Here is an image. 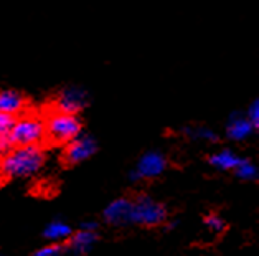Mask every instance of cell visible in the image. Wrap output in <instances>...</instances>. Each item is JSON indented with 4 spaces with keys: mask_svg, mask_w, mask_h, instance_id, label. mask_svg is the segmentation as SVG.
Here are the masks:
<instances>
[{
    "mask_svg": "<svg viewBox=\"0 0 259 256\" xmlns=\"http://www.w3.org/2000/svg\"><path fill=\"white\" fill-rule=\"evenodd\" d=\"M98 149V144L91 136H84L79 134L76 139H73L71 142H68L63 151V162L66 165H74L90 159Z\"/></svg>",
    "mask_w": 259,
    "mask_h": 256,
    "instance_id": "5b68a950",
    "label": "cell"
},
{
    "mask_svg": "<svg viewBox=\"0 0 259 256\" xmlns=\"http://www.w3.org/2000/svg\"><path fill=\"white\" fill-rule=\"evenodd\" d=\"M2 184H4V178H2V177H0V185H2Z\"/></svg>",
    "mask_w": 259,
    "mask_h": 256,
    "instance_id": "44dd1931",
    "label": "cell"
},
{
    "mask_svg": "<svg viewBox=\"0 0 259 256\" xmlns=\"http://www.w3.org/2000/svg\"><path fill=\"white\" fill-rule=\"evenodd\" d=\"M0 256H4V254H0Z\"/></svg>",
    "mask_w": 259,
    "mask_h": 256,
    "instance_id": "603a6c76",
    "label": "cell"
},
{
    "mask_svg": "<svg viewBox=\"0 0 259 256\" xmlns=\"http://www.w3.org/2000/svg\"><path fill=\"white\" fill-rule=\"evenodd\" d=\"M71 233H73L71 227L66 225V223L61 222V220H55L47 227L45 238H48V240H63V238H68Z\"/></svg>",
    "mask_w": 259,
    "mask_h": 256,
    "instance_id": "5bb4252c",
    "label": "cell"
},
{
    "mask_svg": "<svg viewBox=\"0 0 259 256\" xmlns=\"http://www.w3.org/2000/svg\"><path fill=\"white\" fill-rule=\"evenodd\" d=\"M131 207L132 200L129 198H117L109 203L104 210V220L111 225H125L131 223Z\"/></svg>",
    "mask_w": 259,
    "mask_h": 256,
    "instance_id": "30bf717a",
    "label": "cell"
},
{
    "mask_svg": "<svg viewBox=\"0 0 259 256\" xmlns=\"http://www.w3.org/2000/svg\"><path fill=\"white\" fill-rule=\"evenodd\" d=\"M14 116L0 113V154H5L10 149V140H9V132L14 126Z\"/></svg>",
    "mask_w": 259,
    "mask_h": 256,
    "instance_id": "4fadbf2b",
    "label": "cell"
},
{
    "mask_svg": "<svg viewBox=\"0 0 259 256\" xmlns=\"http://www.w3.org/2000/svg\"><path fill=\"white\" fill-rule=\"evenodd\" d=\"M192 137L195 139H203V140H217V134L208 127H197V129L190 131Z\"/></svg>",
    "mask_w": 259,
    "mask_h": 256,
    "instance_id": "2e32d148",
    "label": "cell"
},
{
    "mask_svg": "<svg viewBox=\"0 0 259 256\" xmlns=\"http://www.w3.org/2000/svg\"><path fill=\"white\" fill-rule=\"evenodd\" d=\"M168 212L160 202L147 195H139L132 200L131 207V223H139L144 227H157L167 220Z\"/></svg>",
    "mask_w": 259,
    "mask_h": 256,
    "instance_id": "277c9868",
    "label": "cell"
},
{
    "mask_svg": "<svg viewBox=\"0 0 259 256\" xmlns=\"http://www.w3.org/2000/svg\"><path fill=\"white\" fill-rule=\"evenodd\" d=\"M256 127L252 126L251 121L246 118V114L235 113L231 114L228 123H226V136L231 140H244L248 139Z\"/></svg>",
    "mask_w": 259,
    "mask_h": 256,
    "instance_id": "9c48e42d",
    "label": "cell"
},
{
    "mask_svg": "<svg viewBox=\"0 0 259 256\" xmlns=\"http://www.w3.org/2000/svg\"><path fill=\"white\" fill-rule=\"evenodd\" d=\"M205 223L210 227V230H213V232H223L225 230V222L217 215H208L205 218Z\"/></svg>",
    "mask_w": 259,
    "mask_h": 256,
    "instance_id": "ac0fdd59",
    "label": "cell"
},
{
    "mask_svg": "<svg viewBox=\"0 0 259 256\" xmlns=\"http://www.w3.org/2000/svg\"><path fill=\"white\" fill-rule=\"evenodd\" d=\"M47 161L43 145H18L2 154L0 159V177L4 178H25L35 175Z\"/></svg>",
    "mask_w": 259,
    "mask_h": 256,
    "instance_id": "6da1fadb",
    "label": "cell"
},
{
    "mask_svg": "<svg viewBox=\"0 0 259 256\" xmlns=\"http://www.w3.org/2000/svg\"><path fill=\"white\" fill-rule=\"evenodd\" d=\"M88 104V93L86 89L79 86H68L60 91L58 98L53 102V109H58L69 114H78L83 111Z\"/></svg>",
    "mask_w": 259,
    "mask_h": 256,
    "instance_id": "52a82bcc",
    "label": "cell"
},
{
    "mask_svg": "<svg viewBox=\"0 0 259 256\" xmlns=\"http://www.w3.org/2000/svg\"><path fill=\"white\" fill-rule=\"evenodd\" d=\"M239 162H241V157L236 156V154L230 149H223L210 156V164L221 170H235Z\"/></svg>",
    "mask_w": 259,
    "mask_h": 256,
    "instance_id": "7c38bea8",
    "label": "cell"
},
{
    "mask_svg": "<svg viewBox=\"0 0 259 256\" xmlns=\"http://www.w3.org/2000/svg\"><path fill=\"white\" fill-rule=\"evenodd\" d=\"M0 159H2V154H0Z\"/></svg>",
    "mask_w": 259,
    "mask_h": 256,
    "instance_id": "7402d4cb",
    "label": "cell"
},
{
    "mask_svg": "<svg viewBox=\"0 0 259 256\" xmlns=\"http://www.w3.org/2000/svg\"><path fill=\"white\" fill-rule=\"evenodd\" d=\"M96 228H98L96 222H84L83 225H81V230H90V232H96Z\"/></svg>",
    "mask_w": 259,
    "mask_h": 256,
    "instance_id": "ffe728a7",
    "label": "cell"
},
{
    "mask_svg": "<svg viewBox=\"0 0 259 256\" xmlns=\"http://www.w3.org/2000/svg\"><path fill=\"white\" fill-rule=\"evenodd\" d=\"M98 240L96 232H90V230H79L76 233L69 235V240L66 243V248L71 249L76 254H84L93 248V245Z\"/></svg>",
    "mask_w": 259,
    "mask_h": 256,
    "instance_id": "8fae6325",
    "label": "cell"
},
{
    "mask_svg": "<svg viewBox=\"0 0 259 256\" xmlns=\"http://www.w3.org/2000/svg\"><path fill=\"white\" fill-rule=\"evenodd\" d=\"M246 118H248V119L251 121L252 126H254V127L259 126V102H257V101L252 102V104L249 106V109L246 111Z\"/></svg>",
    "mask_w": 259,
    "mask_h": 256,
    "instance_id": "d6986e66",
    "label": "cell"
},
{
    "mask_svg": "<svg viewBox=\"0 0 259 256\" xmlns=\"http://www.w3.org/2000/svg\"><path fill=\"white\" fill-rule=\"evenodd\" d=\"M27 106L28 101L22 93L15 91V89H4V91H0V113L17 118L27 111Z\"/></svg>",
    "mask_w": 259,
    "mask_h": 256,
    "instance_id": "ba28073f",
    "label": "cell"
},
{
    "mask_svg": "<svg viewBox=\"0 0 259 256\" xmlns=\"http://www.w3.org/2000/svg\"><path fill=\"white\" fill-rule=\"evenodd\" d=\"M235 172L239 178H246V180H252V178H256V175H257L256 167L251 164V161H248V159H241V162L238 164Z\"/></svg>",
    "mask_w": 259,
    "mask_h": 256,
    "instance_id": "9a60e30c",
    "label": "cell"
},
{
    "mask_svg": "<svg viewBox=\"0 0 259 256\" xmlns=\"http://www.w3.org/2000/svg\"><path fill=\"white\" fill-rule=\"evenodd\" d=\"M61 253H63V246H60V245H48V246L40 248L33 256H61Z\"/></svg>",
    "mask_w": 259,
    "mask_h": 256,
    "instance_id": "e0dca14e",
    "label": "cell"
},
{
    "mask_svg": "<svg viewBox=\"0 0 259 256\" xmlns=\"http://www.w3.org/2000/svg\"><path fill=\"white\" fill-rule=\"evenodd\" d=\"M9 140L12 147L45 144V121H43L41 114L25 111L20 116H17L14 121V126H12L9 132Z\"/></svg>",
    "mask_w": 259,
    "mask_h": 256,
    "instance_id": "3957f363",
    "label": "cell"
},
{
    "mask_svg": "<svg viewBox=\"0 0 259 256\" xmlns=\"http://www.w3.org/2000/svg\"><path fill=\"white\" fill-rule=\"evenodd\" d=\"M167 169V157L160 151H149L139 159L136 170L131 174L132 180L137 178H154Z\"/></svg>",
    "mask_w": 259,
    "mask_h": 256,
    "instance_id": "8992f818",
    "label": "cell"
},
{
    "mask_svg": "<svg viewBox=\"0 0 259 256\" xmlns=\"http://www.w3.org/2000/svg\"><path fill=\"white\" fill-rule=\"evenodd\" d=\"M43 121H45L47 140L55 145H66L83 131V123L78 114L63 113L53 107L43 116Z\"/></svg>",
    "mask_w": 259,
    "mask_h": 256,
    "instance_id": "7a4b0ae2",
    "label": "cell"
}]
</instances>
